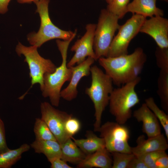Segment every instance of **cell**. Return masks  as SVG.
<instances>
[{
  "mask_svg": "<svg viewBox=\"0 0 168 168\" xmlns=\"http://www.w3.org/2000/svg\"><path fill=\"white\" fill-rule=\"evenodd\" d=\"M9 149L7 145L6 140L4 124L0 118V153Z\"/></svg>",
  "mask_w": 168,
  "mask_h": 168,
  "instance_id": "cell-30",
  "label": "cell"
},
{
  "mask_svg": "<svg viewBox=\"0 0 168 168\" xmlns=\"http://www.w3.org/2000/svg\"><path fill=\"white\" fill-rule=\"evenodd\" d=\"M118 17L106 9L101 10L95 29L93 49L97 60L107 57L116 31L120 25Z\"/></svg>",
  "mask_w": 168,
  "mask_h": 168,
  "instance_id": "cell-6",
  "label": "cell"
},
{
  "mask_svg": "<svg viewBox=\"0 0 168 168\" xmlns=\"http://www.w3.org/2000/svg\"><path fill=\"white\" fill-rule=\"evenodd\" d=\"M166 154L165 151H158L137 156L142 159L148 168H154L155 163L156 160Z\"/></svg>",
  "mask_w": 168,
  "mask_h": 168,
  "instance_id": "cell-29",
  "label": "cell"
},
{
  "mask_svg": "<svg viewBox=\"0 0 168 168\" xmlns=\"http://www.w3.org/2000/svg\"><path fill=\"white\" fill-rule=\"evenodd\" d=\"M168 156L166 153L159 157L154 164V168H168Z\"/></svg>",
  "mask_w": 168,
  "mask_h": 168,
  "instance_id": "cell-33",
  "label": "cell"
},
{
  "mask_svg": "<svg viewBox=\"0 0 168 168\" xmlns=\"http://www.w3.org/2000/svg\"><path fill=\"white\" fill-rule=\"evenodd\" d=\"M156 63L160 70L168 71V48L157 47L155 51Z\"/></svg>",
  "mask_w": 168,
  "mask_h": 168,
  "instance_id": "cell-27",
  "label": "cell"
},
{
  "mask_svg": "<svg viewBox=\"0 0 168 168\" xmlns=\"http://www.w3.org/2000/svg\"><path fill=\"white\" fill-rule=\"evenodd\" d=\"M107 2V3H108V4H109L112 1V0H105Z\"/></svg>",
  "mask_w": 168,
  "mask_h": 168,
  "instance_id": "cell-36",
  "label": "cell"
},
{
  "mask_svg": "<svg viewBox=\"0 0 168 168\" xmlns=\"http://www.w3.org/2000/svg\"><path fill=\"white\" fill-rule=\"evenodd\" d=\"M53 106L47 102H42L40 105L41 118L61 145L71 138L66 132L64 125L66 120L72 115L56 109Z\"/></svg>",
  "mask_w": 168,
  "mask_h": 168,
  "instance_id": "cell-10",
  "label": "cell"
},
{
  "mask_svg": "<svg viewBox=\"0 0 168 168\" xmlns=\"http://www.w3.org/2000/svg\"><path fill=\"white\" fill-rule=\"evenodd\" d=\"M146 18L140 15L133 14L124 24L120 26L117 35L111 42L107 57L128 54L130 42L139 32Z\"/></svg>",
  "mask_w": 168,
  "mask_h": 168,
  "instance_id": "cell-9",
  "label": "cell"
},
{
  "mask_svg": "<svg viewBox=\"0 0 168 168\" xmlns=\"http://www.w3.org/2000/svg\"><path fill=\"white\" fill-rule=\"evenodd\" d=\"M157 92L161 106L166 112L168 111V71L160 70L157 80Z\"/></svg>",
  "mask_w": 168,
  "mask_h": 168,
  "instance_id": "cell-22",
  "label": "cell"
},
{
  "mask_svg": "<svg viewBox=\"0 0 168 168\" xmlns=\"http://www.w3.org/2000/svg\"><path fill=\"white\" fill-rule=\"evenodd\" d=\"M128 168H148L143 161L139 157L134 155L128 165Z\"/></svg>",
  "mask_w": 168,
  "mask_h": 168,
  "instance_id": "cell-32",
  "label": "cell"
},
{
  "mask_svg": "<svg viewBox=\"0 0 168 168\" xmlns=\"http://www.w3.org/2000/svg\"><path fill=\"white\" fill-rule=\"evenodd\" d=\"M30 146L24 143L17 148L9 149L0 153V168H9L21 157L22 154L29 151Z\"/></svg>",
  "mask_w": 168,
  "mask_h": 168,
  "instance_id": "cell-21",
  "label": "cell"
},
{
  "mask_svg": "<svg viewBox=\"0 0 168 168\" xmlns=\"http://www.w3.org/2000/svg\"><path fill=\"white\" fill-rule=\"evenodd\" d=\"M91 85L85 93L93 102L95 110L94 130L98 132L101 125L103 112L109 105L110 94L113 90L111 78L96 65L91 66Z\"/></svg>",
  "mask_w": 168,
  "mask_h": 168,
  "instance_id": "cell-3",
  "label": "cell"
},
{
  "mask_svg": "<svg viewBox=\"0 0 168 168\" xmlns=\"http://www.w3.org/2000/svg\"><path fill=\"white\" fill-rule=\"evenodd\" d=\"M167 140L161 133L147 139L144 135H141L137 139V146L131 147V152L135 156H139L156 151H166L168 148Z\"/></svg>",
  "mask_w": 168,
  "mask_h": 168,
  "instance_id": "cell-14",
  "label": "cell"
},
{
  "mask_svg": "<svg viewBox=\"0 0 168 168\" xmlns=\"http://www.w3.org/2000/svg\"><path fill=\"white\" fill-rule=\"evenodd\" d=\"M64 128L67 134L72 137L79 132L81 128V124L78 119L72 115L66 121Z\"/></svg>",
  "mask_w": 168,
  "mask_h": 168,
  "instance_id": "cell-28",
  "label": "cell"
},
{
  "mask_svg": "<svg viewBox=\"0 0 168 168\" xmlns=\"http://www.w3.org/2000/svg\"><path fill=\"white\" fill-rule=\"evenodd\" d=\"M74 38L68 40H56L62 56L61 64L53 72L46 73L43 77V85L40 89L42 95L44 98L49 97L53 106H58L62 87L66 82L70 81L71 77L72 69L67 66V53L69 45Z\"/></svg>",
  "mask_w": 168,
  "mask_h": 168,
  "instance_id": "cell-2",
  "label": "cell"
},
{
  "mask_svg": "<svg viewBox=\"0 0 168 168\" xmlns=\"http://www.w3.org/2000/svg\"><path fill=\"white\" fill-rule=\"evenodd\" d=\"M33 130L36 140L57 141L47 124L41 118L35 119Z\"/></svg>",
  "mask_w": 168,
  "mask_h": 168,
  "instance_id": "cell-24",
  "label": "cell"
},
{
  "mask_svg": "<svg viewBox=\"0 0 168 168\" xmlns=\"http://www.w3.org/2000/svg\"><path fill=\"white\" fill-rule=\"evenodd\" d=\"M96 25L89 24L86 26V31L84 35L77 40L71 48L75 54L67 63L68 68L78 64L86 59V57H90L96 60L93 49L94 33Z\"/></svg>",
  "mask_w": 168,
  "mask_h": 168,
  "instance_id": "cell-11",
  "label": "cell"
},
{
  "mask_svg": "<svg viewBox=\"0 0 168 168\" xmlns=\"http://www.w3.org/2000/svg\"><path fill=\"white\" fill-rule=\"evenodd\" d=\"M20 3H30L32 2L35 3L39 0H16Z\"/></svg>",
  "mask_w": 168,
  "mask_h": 168,
  "instance_id": "cell-35",
  "label": "cell"
},
{
  "mask_svg": "<svg viewBox=\"0 0 168 168\" xmlns=\"http://www.w3.org/2000/svg\"><path fill=\"white\" fill-rule=\"evenodd\" d=\"M50 0H39L35 3L36 6V12L40 20L39 29L36 32L29 34L27 40L31 45L40 47L45 42L54 39L68 40L75 37L77 32L62 30L55 25L49 16V5Z\"/></svg>",
  "mask_w": 168,
  "mask_h": 168,
  "instance_id": "cell-4",
  "label": "cell"
},
{
  "mask_svg": "<svg viewBox=\"0 0 168 168\" xmlns=\"http://www.w3.org/2000/svg\"><path fill=\"white\" fill-rule=\"evenodd\" d=\"M112 156V168H128L134 155L132 153L114 152L110 153Z\"/></svg>",
  "mask_w": 168,
  "mask_h": 168,
  "instance_id": "cell-26",
  "label": "cell"
},
{
  "mask_svg": "<svg viewBox=\"0 0 168 168\" xmlns=\"http://www.w3.org/2000/svg\"><path fill=\"white\" fill-rule=\"evenodd\" d=\"M86 138L72 139L79 148L86 155L92 153L96 151L105 148L104 140L102 138L98 137L92 131H87Z\"/></svg>",
  "mask_w": 168,
  "mask_h": 168,
  "instance_id": "cell-18",
  "label": "cell"
},
{
  "mask_svg": "<svg viewBox=\"0 0 168 168\" xmlns=\"http://www.w3.org/2000/svg\"><path fill=\"white\" fill-rule=\"evenodd\" d=\"M130 0H112L108 4L106 9L110 12L122 18L127 12V8Z\"/></svg>",
  "mask_w": 168,
  "mask_h": 168,
  "instance_id": "cell-25",
  "label": "cell"
},
{
  "mask_svg": "<svg viewBox=\"0 0 168 168\" xmlns=\"http://www.w3.org/2000/svg\"><path fill=\"white\" fill-rule=\"evenodd\" d=\"M30 147L35 153L44 155L48 161L54 157L61 158V145L56 140H35Z\"/></svg>",
  "mask_w": 168,
  "mask_h": 168,
  "instance_id": "cell-20",
  "label": "cell"
},
{
  "mask_svg": "<svg viewBox=\"0 0 168 168\" xmlns=\"http://www.w3.org/2000/svg\"><path fill=\"white\" fill-rule=\"evenodd\" d=\"M156 0H133L128 4L127 12L142 16L145 17L162 16L163 10L156 5Z\"/></svg>",
  "mask_w": 168,
  "mask_h": 168,
  "instance_id": "cell-17",
  "label": "cell"
},
{
  "mask_svg": "<svg viewBox=\"0 0 168 168\" xmlns=\"http://www.w3.org/2000/svg\"><path fill=\"white\" fill-rule=\"evenodd\" d=\"M38 48L33 45L25 46L19 42L16 51L19 56L23 55L25 57L24 62L28 65L31 79L30 88L35 84H39L41 89L43 85L44 74L53 72L57 67L50 59L41 56L38 52Z\"/></svg>",
  "mask_w": 168,
  "mask_h": 168,
  "instance_id": "cell-7",
  "label": "cell"
},
{
  "mask_svg": "<svg viewBox=\"0 0 168 168\" xmlns=\"http://www.w3.org/2000/svg\"><path fill=\"white\" fill-rule=\"evenodd\" d=\"M11 0H0V14H5L8 11V6Z\"/></svg>",
  "mask_w": 168,
  "mask_h": 168,
  "instance_id": "cell-34",
  "label": "cell"
},
{
  "mask_svg": "<svg viewBox=\"0 0 168 168\" xmlns=\"http://www.w3.org/2000/svg\"><path fill=\"white\" fill-rule=\"evenodd\" d=\"M148 107L157 118L165 131V135L168 140V116L161 110L155 102L153 98L149 97L145 100V103Z\"/></svg>",
  "mask_w": 168,
  "mask_h": 168,
  "instance_id": "cell-23",
  "label": "cell"
},
{
  "mask_svg": "<svg viewBox=\"0 0 168 168\" xmlns=\"http://www.w3.org/2000/svg\"><path fill=\"white\" fill-rule=\"evenodd\" d=\"M139 32L151 36L158 47L168 48V20L162 16H155L145 20Z\"/></svg>",
  "mask_w": 168,
  "mask_h": 168,
  "instance_id": "cell-12",
  "label": "cell"
},
{
  "mask_svg": "<svg viewBox=\"0 0 168 168\" xmlns=\"http://www.w3.org/2000/svg\"><path fill=\"white\" fill-rule=\"evenodd\" d=\"M133 116L138 122L142 123V130L148 138L161 133L159 121L145 103L133 113Z\"/></svg>",
  "mask_w": 168,
  "mask_h": 168,
  "instance_id": "cell-15",
  "label": "cell"
},
{
  "mask_svg": "<svg viewBox=\"0 0 168 168\" xmlns=\"http://www.w3.org/2000/svg\"><path fill=\"white\" fill-rule=\"evenodd\" d=\"M95 61L93 58L88 57L77 66L69 67L72 71L71 77L68 86L61 91V97L68 101H71L76 98L78 92L77 86L78 83L82 77L90 74L91 66Z\"/></svg>",
  "mask_w": 168,
  "mask_h": 168,
  "instance_id": "cell-13",
  "label": "cell"
},
{
  "mask_svg": "<svg viewBox=\"0 0 168 168\" xmlns=\"http://www.w3.org/2000/svg\"><path fill=\"white\" fill-rule=\"evenodd\" d=\"M60 145L61 158L66 162L77 165L86 156V155L77 145L71 138Z\"/></svg>",
  "mask_w": 168,
  "mask_h": 168,
  "instance_id": "cell-19",
  "label": "cell"
},
{
  "mask_svg": "<svg viewBox=\"0 0 168 168\" xmlns=\"http://www.w3.org/2000/svg\"><path fill=\"white\" fill-rule=\"evenodd\" d=\"M162 0L164 1H166V2H167L168 1V0Z\"/></svg>",
  "mask_w": 168,
  "mask_h": 168,
  "instance_id": "cell-37",
  "label": "cell"
},
{
  "mask_svg": "<svg viewBox=\"0 0 168 168\" xmlns=\"http://www.w3.org/2000/svg\"><path fill=\"white\" fill-rule=\"evenodd\" d=\"M98 132L100 133V137L104 140L105 148L110 153H132L131 147L128 143L130 131L124 124L107 121L101 125Z\"/></svg>",
  "mask_w": 168,
  "mask_h": 168,
  "instance_id": "cell-8",
  "label": "cell"
},
{
  "mask_svg": "<svg viewBox=\"0 0 168 168\" xmlns=\"http://www.w3.org/2000/svg\"><path fill=\"white\" fill-rule=\"evenodd\" d=\"M51 164V168H72L67 162L59 157H54L48 160Z\"/></svg>",
  "mask_w": 168,
  "mask_h": 168,
  "instance_id": "cell-31",
  "label": "cell"
},
{
  "mask_svg": "<svg viewBox=\"0 0 168 168\" xmlns=\"http://www.w3.org/2000/svg\"><path fill=\"white\" fill-rule=\"evenodd\" d=\"M105 148L100 149L86 155L84 159L77 165L78 168H112V159Z\"/></svg>",
  "mask_w": 168,
  "mask_h": 168,
  "instance_id": "cell-16",
  "label": "cell"
},
{
  "mask_svg": "<svg viewBox=\"0 0 168 168\" xmlns=\"http://www.w3.org/2000/svg\"><path fill=\"white\" fill-rule=\"evenodd\" d=\"M139 77L121 87L114 89L110 96V112L116 122L124 124L131 118L132 109L140 102L135 88L140 82Z\"/></svg>",
  "mask_w": 168,
  "mask_h": 168,
  "instance_id": "cell-5",
  "label": "cell"
},
{
  "mask_svg": "<svg viewBox=\"0 0 168 168\" xmlns=\"http://www.w3.org/2000/svg\"><path fill=\"white\" fill-rule=\"evenodd\" d=\"M99 64L113 83L119 87L136 79L139 77L147 61V56L141 48L136 49L130 54L114 57H101Z\"/></svg>",
  "mask_w": 168,
  "mask_h": 168,
  "instance_id": "cell-1",
  "label": "cell"
}]
</instances>
